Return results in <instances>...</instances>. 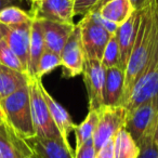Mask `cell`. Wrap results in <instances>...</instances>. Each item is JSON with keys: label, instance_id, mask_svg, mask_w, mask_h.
<instances>
[{"label": "cell", "instance_id": "3957f363", "mask_svg": "<svg viewBox=\"0 0 158 158\" xmlns=\"http://www.w3.org/2000/svg\"><path fill=\"white\" fill-rule=\"evenodd\" d=\"M42 86L44 85L41 82V79H28L31 120H33L36 136L52 139V140H61L64 142L61 133L52 120L50 110H49L47 102L44 98V94H42ZM67 146L70 147L69 145H67Z\"/></svg>", "mask_w": 158, "mask_h": 158}, {"label": "cell", "instance_id": "f1b7e54d", "mask_svg": "<svg viewBox=\"0 0 158 158\" xmlns=\"http://www.w3.org/2000/svg\"><path fill=\"white\" fill-rule=\"evenodd\" d=\"M74 158H95L97 151L93 144V139H89L80 147L75 149Z\"/></svg>", "mask_w": 158, "mask_h": 158}, {"label": "cell", "instance_id": "8992f818", "mask_svg": "<svg viewBox=\"0 0 158 158\" xmlns=\"http://www.w3.org/2000/svg\"><path fill=\"white\" fill-rule=\"evenodd\" d=\"M157 123L158 97H156L128 113L123 128L138 144L147 133L155 131Z\"/></svg>", "mask_w": 158, "mask_h": 158}, {"label": "cell", "instance_id": "7a4b0ae2", "mask_svg": "<svg viewBox=\"0 0 158 158\" xmlns=\"http://www.w3.org/2000/svg\"><path fill=\"white\" fill-rule=\"evenodd\" d=\"M6 117V123L23 140L36 135L31 120L28 84L19 89L10 97L0 101Z\"/></svg>", "mask_w": 158, "mask_h": 158}, {"label": "cell", "instance_id": "f35d334b", "mask_svg": "<svg viewBox=\"0 0 158 158\" xmlns=\"http://www.w3.org/2000/svg\"><path fill=\"white\" fill-rule=\"evenodd\" d=\"M156 2H157V7H158V0H156Z\"/></svg>", "mask_w": 158, "mask_h": 158}, {"label": "cell", "instance_id": "4dcf8cb0", "mask_svg": "<svg viewBox=\"0 0 158 158\" xmlns=\"http://www.w3.org/2000/svg\"><path fill=\"white\" fill-rule=\"evenodd\" d=\"M93 13H94L95 18H97V20L99 21L100 24H101L102 26H103L104 28H105L106 31H107L108 33L110 34V35H114V34H116L117 28H118V25L114 24V23L110 22V21L105 20V19H103L102 16H100V15H99V13H98V12L95 11V10L93 11Z\"/></svg>", "mask_w": 158, "mask_h": 158}, {"label": "cell", "instance_id": "1f68e13d", "mask_svg": "<svg viewBox=\"0 0 158 158\" xmlns=\"http://www.w3.org/2000/svg\"><path fill=\"white\" fill-rule=\"evenodd\" d=\"M24 0H0V11L10 6H18L22 3Z\"/></svg>", "mask_w": 158, "mask_h": 158}, {"label": "cell", "instance_id": "d590c367", "mask_svg": "<svg viewBox=\"0 0 158 158\" xmlns=\"http://www.w3.org/2000/svg\"><path fill=\"white\" fill-rule=\"evenodd\" d=\"M6 123V117H5V114H3V110L0 106V125H3Z\"/></svg>", "mask_w": 158, "mask_h": 158}, {"label": "cell", "instance_id": "d6a6232c", "mask_svg": "<svg viewBox=\"0 0 158 158\" xmlns=\"http://www.w3.org/2000/svg\"><path fill=\"white\" fill-rule=\"evenodd\" d=\"M130 1H131L132 6H133L134 10H140L147 2V0H130Z\"/></svg>", "mask_w": 158, "mask_h": 158}, {"label": "cell", "instance_id": "6da1fadb", "mask_svg": "<svg viewBox=\"0 0 158 158\" xmlns=\"http://www.w3.org/2000/svg\"><path fill=\"white\" fill-rule=\"evenodd\" d=\"M158 31V7L156 0H147L141 9V20L139 24L135 41L132 47L129 60L125 69L123 93L120 105L125 106L131 94L135 82L143 72L151 53L154 49Z\"/></svg>", "mask_w": 158, "mask_h": 158}, {"label": "cell", "instance_id": "8d00e7d4", "mask_svg": "<svg viewBox=\"0 0 158 158\" xmlns=\"http://www.w3.org/2000/svg\"><path fill=\"white\" fill-rule=\"evenodd\" d=\"M29 1H31V7H33V6L38 5V3L42 2V1H44V0H29Z\"/></svg>", "mask_w": 158, "mask_h": 158}, {"label": "cell", "instance_id": "836d02e7", "mask_svg": "<svg viewBox=\"0 0 158 158\" xmlns=\"http://www.w3.org/2000/svg\"><path fill=\"white\" fill-rule=\"evenodd\" d=\"M23 158H40V157L37 155V154L34 153V152L31 151H31H29L28 153L26 154V155L23 156Z\"/></svg>", "mask_w": 158, "mask_h": 158}, {"label": "cell", "instance_id": "2e32d148", "mask_svg": "<svg viewBox=\"0 0 158 158\" xmlns=\"http://www.w3.org/2000/svg\"><path fill=\"white\" fill-rule=\"evenodd\" d=\"M31 151L26 141L21 139L7 125H0V158H23Z\"/></svg>", "mask_w": 158, "mask_h": 158}, {"label": "cell", "instance_id": "e0dca14e", "mask_svg": "<svg viewBox=\"0 0 158 158\" xmlns=\"http://www.w3.org/2000/svg\"><path fill=\"white\" fill-rule=\"evenodd\" d=\"M42 94H44V98L47 102V105H48L49 110H50L53 123H55L57 130L61 133L64 142L70 146L69 142H68V135H69L70 132L74 131L77 125L74 123V121H73L72 117L67 113V110L59 102H56L53 99L52 95L47 91V89L44 86H42Z\"/></svg>", "mask_w": 158, "mask_h": 158}, {"label": "cell", "instance_id": "ac0fdd59", "mask_svg": "<svg viewBox=\"0 0 158 158\" xmlns=\"http://www.w3.org/2000/svg\"><path fill=\"white\" fill-rule=\"evenodd\" d=\"M95 11L100 16L119 26L125 23L135 10L130 0H104Z\"/></svg>", "mask_w": 158, "mask_h": 158}, {"label": "cell", "instance_id": "603a6c76", "mask_svg": "<svg viewBox=\"0 0 158 158\" xmlns=\"http://www.w3.org/2000/svg\"><path fill=\"white\" fill-rule=\"evenodd\" d=\"M34 16L31 12L21 9L18 6H10L0 11V24L6 26H18L31 22Z\"/></svg>", "mask_w": 158, "mask_h": 158}, {"label": "cell", "instance_id": "83f0119b", "mask_svg": "<svg viewBox=\"0 0 158 158\" xmlns=\"http://www.w3.org/2000/svg\"><path fill=\"white\" fill-rule=\"evenodd\" d=\"M104 0H73L75 15H86L89 12L97 10Z\"/></svg>", "mask_w": 158, "mask_h": 158}, {"label": "cell", "instance_id": "ab89813d", "mask_svg": "<svg viewBox=\"0 0 158 158\" xmlns=\"http://www.w3.org/2000/svg\"><path fill=\"white\" fill-rule=\"evenodd\" d=\"M72 1H73V0H72Z\"/></svg>", "mask_w": 158, "mask_h": 158}, {"label": "cell", "instance_id": "4316f807", "mask_svg": "<svg viewBox=\"0 0 158 158\" xmlns=\"http://www.w3.org/2000/svg\"><path fill=\"white\" fill-rule=\"evenodd\" d=\"M154 133L155 131L147 133L138 143L140 148L138 158H158V148L154 142Z\"/></svg>", "mask_w": 158, "mask_h": 158}, {"label": "cell", "instance_id": "d6986e66", "mask_svg": "<svg viewBox=\"0 0 158 158\" xmlns=\"http://www.w3.org/2000/svg\"><path fill=\"white\" fill-rule=\"evenodd\" d=\"M46 50L41 22L39 19L34 18L31 27V41H29V57L27 66V75L29 78H36L39 60Z\"/></svg>", "mask_w": 158, "mask_h": 158}, {"label": "cell", "instance_id": "ba28073f", "mask_svg": "<svg viewBox=\"0 0 158 158\" xmlns=\"http://www.w3.org/2000/svg\"><path fill=\"white\" fill-rule=\"evenodd\" d=\"M60 57L66 76L75 77L82 74L86 54L82 47L80 29L78 25H75L74 31L60 52Z\"/></svg>", "mask_w": 158, "mask_h": 158}, {"label": "cell", "instance_id": "52a82bcc", "mask_svg": "<svg viewBox=\"0 0 158 158\" xmlns=\"http://www.w3.org/2000/svg\"><path fill=\"white\" fill-rule=\"evenodd\" d=\"M99 120L93 133V144L97 153L104 144L114 138L116 133L125 127L127 110L123 106H101L98 110Z\"/></svg>", "mask_w": 158, "mask_h": 158}, {"label": "cell", "instance_id": "7c38bea8", "mask_svg": "<svg viewBox=\"0 0 158 158\" xmlns=\"http://www.w3.org/2000/svg\"><path fill=\"white\" fill-rule=\"evenodd\" d=\"M141 9L135 10L125 23L119 25L116 31V37L118 40L119 51H120V68H123V70L126 69L132 47L135 41L141 20Z\"/></svg>", "mask_w": 158, "mask_h": 158}, {"label": "cell", "instance_id": "4fadbf2b", "mask_svg": "<svg viewBox=\"0 0 158 158\" xmlns=\"http://www.w3.org/2000/svg\"><path fill=\"white\" fill-rule=\"evenodd\" d=\"M123 82H125V70L123 68L118 66L105 68L103 92H102V106L120 105L123 93Z\"/></svg>", "mask_w": 158, "mask_h": 158}, {"label": "cell", "instance_id": "f546056e", "mask_svg": "<svg viewBox=\"0 0 158 158\" xmlns=\"http://www.w3.org/2000/svg\"><path fill=\"white\" fill-rule=\"evenodd\" d=\"M113 145H114V138L108 140L107 142L102 146V148L97 153L95 158H114Z\"/></svg>", "mask_w": 158, "mask_h": 158}, {"label": "cell", "instance_id": "44dd1931", "mask_svg": "<svg viewBox=\"0 0 158 158\" xmlns=\"http://www.w3.org/2000/svg\"><path fill=\"white\" fill-rule=\"evenodd\" d=\"M114 158H138L140 148L125 128H121L114 136Z\"/></svg>", "mask_w": 158, "mask_h": 158}, {"label": "cell", "instance_id": "d4e9b609", "mask_svg": "<svg viewBox=\"0 0 158 158\" xmlns=\"http://www.w3.org/2000/svg\"><path fill=\"white\" fill-rule=\"evenodd\" d=\"M59 66H62L60 54L46 49L44 51V53H42L41 57H40L39 63H38L36 78L41 79L44 75L49 74V73L52 72L53 69H55Z\"/></svg>", "mask_w": 158, "mask_h": 158}, {"label": "cell", "instance_id": "5bb4252c", "mask_svg": "<svg viewBox=\"0 0 158 158\" xmlns=\"http://www.w3.org/2000/svg\"><path fill=\"white\" fill-rule=\"evenodd\" d=\"M26 143L31 151L40 158H74L72 147H68L63 141L33 136L27 139Z\"/></svg>", "mask_w": 158, "mask_h": 158}, {"label": "cell", "instance_id": "ffe728a7", "mask_svg": "<svg viewBox=\"0 0 158 158\" xmlns=\"http://www.w3.org/2000/svg\"><path fill=\"white\" fill-rule=\"evenodd\" d=\"M28 75L0 64V101L28 84Z\"/></svg>", "mask_w": 158, "mask_h": 158}, {"label": "cell", "instance_id": "8fae6325", "mask_svg": "<svg viewBox=\"0 0 158 158\" xmlns=\"http://www.w3.org/2000/svg\"><path fill=\"white\" fill-rule=\"evenodd\" d=\"M104 70L101 61L87 59L84 66V80L88 92L89 110H98L102 106Z\"/></svg>", "mask_w": 158, "mask_h": 158}, {"label": "cell", "instance_id": "cb8c5ba5", "mask_svg": "<svg viewBox=\"0 0 158 158\" xmlns=\"http://www.w3.org/2000/svg\"><path fill=\"white\" fill-rule=\"evenodd\" d=\"M101 63L104 68L116 67V66L120 67V51H119V44L116 34L110 36V40L104 49Z\"/></svg>", "mask_w": 158, "mask_h": 158}, {"label": "cell", "instance_id": "30bf717a", "mask_svg": "<svg viewBox=\"0 0 158 158\" xmlns=\"http://www.w3.org/2000/svg\"><path fill=\"white\" fill-rule=\"evenodd\" d=\"M34 18L63 24H74V2L72 0H44L33 6L29 11Z\"/></svg>", "mask_w": 158, "mask_h": 158}, {"label": "cell", "instance_id": "277c9868", "mask_svg": "<svg viewBox=\"0 0 158 158\" xmlns=\"http://www.w3.org/2000/svg\"><path fill=\"white\" fill-rule=\"evenodd\" d=\"M156 97H158V31L151 56L123 107L129 113L142 103Z\"/></svg>", "mask_w": 158, "mask_h": 158}, {"label": "cell", "instance_id": "484cf974", "mask_svg": "<svg viewBox=\"0 0 158 158\" xmlns=\"http://www.w3.org/2000/svg\"><path fill=\"white\" fill-rule=\"evenodd\" d=\"M0 64L8 68L27 74L20 59L16 56L15 53L9 48V46L3 40L0 41Z\"/></svg>", "mask_w": 158, "mask_h": 158}, {"label": "cell", "instance_id": "74e56055", "mask_svg": "<svg viewBox=\"0 0 158 158\" xmlns=\"http://www.w3.org/2000/svg\"><path fill=\"white\" fill-rule=\"evenodd\" d=\"M2 40V36H1V33H0V41Z\"/></svg>", "mask_w": 158, "mask_h": 158}, {"label": "cell", "instance_id": "9c48e42d", "mask_svg": "<svg viewBox=\"0 0 158 158\" xmlns=\"http://www.w3.org/2000/svg\"><path fill=\"white\" fill-rule=\"evenodd\" d=\"M31 22L23 25H18V26H6V25L0 24V33L2 36V40L20 59L26 73L29 57Z\"/></svg>", "mask_w": 158, "mask_h": 158}, {"label": "cell", "instance_id": "e575fe53", "mask_svg": "<svg viewBox=\"0 0 158 158\" xmlns=\"http://www.w3.org/2000/svg\"><path fill=\"white\" fill-rule=\"evenodd\" d=\"M154 142H155L156 146H157V148H158V123H157V126H156L155 133H154Z\"/></svg>", "mask_w": 158, "mask_h": 158}, {"label": "cell", "instance_id": "5b68a950", "mask_svg": "<svg viewBox=\"0 0 158 158\" xmlns=\"http://www.w3.org/2000/svg\"><path fill=\"white\" fill-rule=\"evenodd\" d=\"M77 25L80 29V37L86 57L101 61L104 49L112 35L100 24L93 11L84 15Z\"/></svg>", "mask_w": 158, "mask_h": 158}, {"label": "cell", "instance_id": "9a60e30c", "mask_svg": "<svg viewBox=\"0 0 158 158\" xmlns=\"http://www.w3.org/2000/svg\"><path fill=\"white\" fill-rule=\"evenodd\" d=\"M40 22H41L46 49L60 54L64 44H66L70 34L74 31L75 25L63 24L47 20H40Z\"/></svg>", "mask_w": 158, "mask_h": 158}, {"label": "cell", "instance_id": "7402d4cb", "mask_svg": "<svg viewBox=\"0 0 158 158\" xmlns=\"http://www.w3.org/2000/svg\"><path fill=\"white\" fill-rule=\"evenodd\" d=\"M98 120H99L98 110H89L85 120L81 123L76 126L74 130L75 135H76V148L81 146L89 139H92L94 130L98 125Z\"/></svg>", "mask_w": 158, "mask_h": 158}]
</instances>
